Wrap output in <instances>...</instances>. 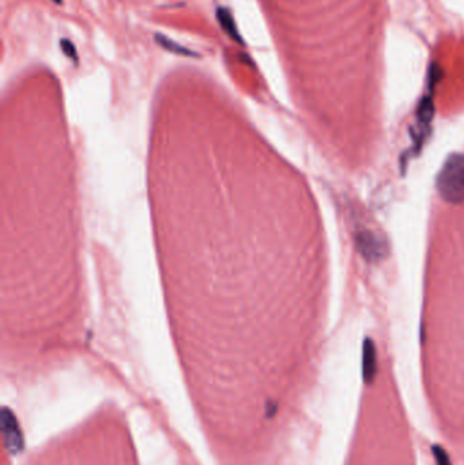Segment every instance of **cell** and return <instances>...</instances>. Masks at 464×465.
<instances>
[{"mask_svg": "<svg viewBox=\"0 0 464 465\" xmlns=\"http://www.w3.org/2000/svg\"><path fill=\"white\" fill-rule=\"evenodd\" d=\"M245 136L154 140L151 189L171 321L183 335L268 325L270 180Z\"/></svg>", "mask_w": 464, "mask_h": 465, "instance_id": "cell-1", "label": "cell"}, {"mask_svg": "<svg viewBox=\"0 0 464 465\" xmlns=\"http://www.w3.org/2000/svg\"><path fill=\"white\" fill-rule=\"evenodd\" d=\"M8 140L3 312L7 325H68L78 312V219L67 140Z\"/></svg>", "mask_w": 464, "mask_h": 465, "instance_id": "cell-2", "label": "cell"}, {"mask_svg": "<svg viewBox=\"0 0 464 465\" xmlns=\"http://www.w3.org/2000/svg\"><path fill=\"white\" fill-rule=\"evenodd\" d=\"M436 187L438 195L451 205L464 202V154H452L440 170Z\"/></svg>", "mask_w": 464, "mask_h": 465, "instance_id": "cell-3", "label": "cell"}, {"mask_svg": "<svg viewBox=\"0 0 464 465\" xmlns=\"http://www.w3.org/2000/svg\"><path fill=\"white\" fill-rule=\"evenodd\" d=\"M0 423H1V434H3V442L6 446V450L15 456L24 450L25 441L24 435L19 427V423L17 421L12 411L8 408H3L0 414Z\"/></svg>", "mask_w": 464, "mask_h": 465, "instance_id": "cell-4", "label": "cell"}, {"mask_svg": "<svg viewBox=\"0 0 464 465\" xmlns=\"http://www.w3.org/2000/svg\"><path fill=\"white\" fill-rule=\"evenodd\" d=\"M358 252L368 263H378L387 256V244L379 234L371 230H361L355 234Z\"/></svg>", "mask_w": 464, "mask_h": 465, "instance_id": "cell-5", "label": "cell"}, {"mask_svg": "<svg viewBox=\"0 0 464 465\" xmlns=\"http://www.w3.org/2000/svg\"><path fill=\"white\" fill-rule=\"evenodd\" d=\"M378 373V354L372 339H366L362 347V377L366 383H372Z\"/></svg>", "mask_w": 464, "mask_h": 465, "instance_id": "cell-6", "label": "cell"}, {"mask_svg": "<svg viewBox=\"0 0 464 465\" xmlns=\"http://www.w3.org/2000/svg\"><path fill=\"white\" fill-rule=\"evenodd\" d=\"M215 15H216V19H218L222 30L226 33V36H229V39H232L234 43L245 46L244 39L241 37V35L239 32L236 19H234L230 8L221 6V7L216 8Z\"/></svg>", "mask_w": 464, "mask_h": 465, "instance_id": "cell-7", "label": "cell"}, {"mask_svg": "<svg viewBox=\"0 0 464 465\" xmlns=\"http://www.w3.org/2000/svg\"><path fill=\"white\" fill-rule=\"evenodd\" d=\"M154 39H156V43L158 44L161 48H164L165 50L171 52V53H174V55L187 56V57H199V56H201L198 52H195V50H192V49H189V48L181 45V44L176 43V41L170 40L169 37L164 36V35L157 33V35L154 36Z\"/></svg>", "mask_w": 464, "mask_h": 465, "instance_id": "cell-8", "label": "cell"}, {"mask_svg": "<svg viewBox=\"0 0 464 465\" xmlns=\"http://www.w3.org/2000/svg\"><path fill=\"white\" fill-rule=\"evenodd\" d=\"M60 48H62L64 56H67L68 59H71L74 63H78L80 56H78V52H77V48H75L74 44L71 43L70 40H67V39H62L60 40Z\"/></svg>", "mask_w": 464, "mask_h": 465, "instance_id": "cell-9", "label": "cell"}, {"mask_svg": "<svg viewBox=\"0 0 464 465\" xmlns=\"http://www.w3.org/2000/svg\"><path fill=\"white\" fill-rule=\"evenodd\" d=\"M431 452H433V456H434V460H436V464L437 465H452L451 464V460H449V456L448 453L440 446V445H433L431 448Z\"/></svg>", "mask_w": 464, "mask_h": 465, "instance_id": "cell-10", "label": "cell"}, {"mask_svg": "<svg viewBox=\"0 0 464 465\" xmlns=\"http://www.w3.org/2000/svg\"><path fill=\"white\" fill-rule=\"evenodd\" d=\"M441 78V68L437 64H431L430 71H429V88L433 90L434 86L437 85V82Z\"/></svg>", "mask_w": 464, "mask_h": 465, "instance_id": "cell-11", "label": "cell"}, {"mask_svg": "<svg viewBox=\"0 0 464 465\" xmlns=\"http://www.w3.org/2000/svg\"><path fill=\"white\" fill-rule=\"evenodd\" d=\"M53 3H56V4H62L63 3V0H52Z\"/></svg>", "mask_w": 464, "mask_h": 465, "instance_id": "cell-12", "label": "cell"}]
</instances>
